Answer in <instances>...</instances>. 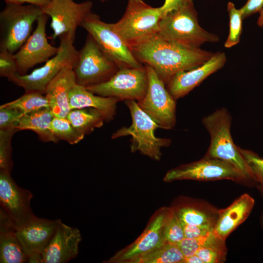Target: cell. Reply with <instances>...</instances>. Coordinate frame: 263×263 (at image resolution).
Instances as JSON below:
<instances>
[{
    "instance_id": "obj_14",
    "label": "cell",
    "mask_w": 263,
    "mask_h": 263,
    "mask_svg": "<svg viewBox=\"0 0 263 263\" xmlns=\"http://www.w3.org/2000/svg\"><path fill=\"white\" fill-rule=\"evenodd\" d=\"M48 17L43 13L39 16L35 30L14 54L18 73L20 75L27 74L28 71L36 65L46 62L58 51V47L52 45L47 40L46 26Z\"/></svg>"
},
{
    "instance_id": "obj_5",
    "label": "cell",
    "mask_w": 263,
    "mask_h": 263,
    "mask_svg": "<svg viewBox=\"0 0 263 263\" xmlns=\"http://www.w3.org/2000/svg\"><path fill=\"white\" fill-rule=\"evenodd\" d=\"M59 50L57 54L45 62L41 67L31 73L20 75L18 73L8 80L22 87L25 92H37L44 94L49 83L65 67L75 66L78 57V51L74 45L75 38L69 34L59 37Z\"/></svg>"
},
{
    "instance_id": "obj_38",
    "label": "cell",
    "mask_w": 263,
    "mask_h": 263,
    "mask_svg": "<svg viewBox=\"0 0 263 263\" xmlns=\"http://www.w3.org/2000/svg\"><path fill=\"white\" fill-rule=\"evenodd\" d=\"M263 8V0H247L246 3L240 9L243 19L247 18L257 12H260Z\"/></svg>"
},
{
    "instance_id": "obj_20",
    "label": "cell",
    "mask_w": 263,
    "mask_h": 263,
    "mask_svg": "<svg viewBox=\"0 0 263 263\" xmlns=\"http://www.w3.org/2000/svg\"><path fill=\"white\" fill-rule=\"evenodd\" d=\"M72 66L63 68L49 83L44 95L54 116L66 118L71 110L70 94L76 85Z\"/></svg>"
},
{
    "instance_id": "obj_1",
    "label": "cell",
    "mask_w": 263,
    "mask_h": 263,
    "mask_svg": "<svg viewBox=\"0 0 263 263\" xmlns=\"http://www.w3.org/2000/svg\"><path fill=\"white\" fill-rule=\"evenodd\" d=\"M130 48L135 58L151 67L166 85L176 74L203 64L214 54L167 41L157 34Z\"/></svg>"
},
{
    "instance_id": "obj_30",
    "label": "cell",
    "mask_w": 263,
    "mask_h": 263,
    "mask_svg": "<svg viewBox=\"0 0 263 263\" xmlns=\"http://www.w3.org/2000/svg\"><path fill=\"white\" fill-rule=\"evenodd\" d=\"M227 11L229 19V30L225 47L229 48L237 44L242 32L243 17L240 9H237L233 3L228 2Z\"/></svg>"
},
{
    "instance_id": "obj_25",
    "label": "cell",
    "mask_w": 263,
    "mask_h": 263,
    "mask_svg": "<svg viewBox=\"0 0 263 263\" xmlns=\"http://www.w3.org/2000/svg\"><path fill=\"white\" fill-rule=\"evenodd\" d=\"M54 117L50 108H45L24 114L20 119L18 130H30L35 132L44 142L57 143L58 140L50 130L51 122Z\"/></svg>"
},
{
    "instance_id": "obj_6",
    "label": "cell",
    "mask_w": 263,
    "mask_h": 263,
    "mask_svg": "<svg viewBox=\"0 0 263 263\" xmlns=\"http://www.w3.org/2000/svg\"><path fill=\"white\" fill-rule=\"evenodd\" d=\"M161 18L160 7L142 0H129L124 15L113 26L131 48L157 34Z\"/></svg>"
},
{
    "instance_id": "obj_3",
    "label": "cell",
    "mask_w": 263,
    "mask_h": 263,
    "mask_svg": "<svg viewBox=\"0 0 263 263\" xmlns=\"http://www.w3.org/2000/svg\"><path fill=\"white\" fill-rule=\"evenodd\" d=\"M157 35L167 41L191 48L219 40L217 35L200 26L192 0L162 17Z\"/></svg>"
},
{
    "instance_id": "obj_36",
    "label": "cell",
    "mask_w": 263,
    "mask_h": 263,
    "mask_svg": "<svg viewBox=\"0 0 263 263\" xmlns=\"http://www.w3.org/2000/svg\"><path fill=\"white\" fill-rule=\"evenodd\" d=\"M227 250L214 247H200L196 254L203 263H223L226 260Z\"/></svg>"
},
{
    "instance_id": "obj_39",
    "label": "cell",
    "mask_w": 263,
    "mask_h": 263,
    "mask_svg": "<svg viewBox=\"0 0 263 263\" xmlns=\"http://www.w3.org/2000/svg\"><path fill=\"white\" fill-rule=\"evenodd\" d=\"M191 0H165L163 5L160 7L162 17L180 9Z\"/></svg>"
},
{
    "instance_id": "obj_17",
    "label": "cell",
    "mask_w": 263,
    "mask_h": 263,
    "mask_svg": "<svg viewBox=\"0 0 263 263\" xmlns=\"http://www.w3.org/2000/svg\"><path fill=\"white\" fill-rule=\"evenodd\" d=\"M226 61L224 52L214 53L203 64L174 75L166 84L167 89L175 100L183 97L209 75L221 69Z\"/></svg>"
},
{
    "instance_id": "obj_18",
    "label": "cell",
    "mask_w": 263,
    "mask_h": 263,
    "mask_svg": "<svg viewBox=\"0 0 263 263\" xmlns=\"http://www.w3.org/2000/svg\"><path fill=\"white\" fill-rule=\"evenodd\" d=\"M82 240L80 230L61 221L42 253L41 263H66L78 254Z\"/></svg>"
},
{
    "instance_id": "obj_23",
    "label": "cell",
    "mask_w": 263,
    "mask_h": 263,
    "mask_svg": "<svg viewBox=\"0 0 263 263\" xmlns=\"http://www.w3.org/2000/svg\"><path fill=\"white\" fill-rule=\"evenodd\" d=\"M15 225L6 213L0 211V263H24L28 256L24 251L15 233Z\"/></svg>"
},
{
    "instance_id": "obj_44",
    "label": "cell",
    "mask_w": 263,
    "mask_h": 263,
    "mask_svg": "<svg viewBox=\"0 0 263 263\" xmlns=\"http://www.w3.org/2000/svg\"><path fill=\"white\" fill-rule=\"evenodd\" d=\"M100 0L101 1H102V2H104V1H106V0Z\"/></svg>"
},
{
    "instance_id": "obj_19",
    "label": "cell",
    "mask_w": 263,
    "mask_h": 263,
    "mask_svg": "<svg viewBox=\"0 0 263 263\" xmlns=\"http://www.w3.org/2000/svg\"><path fill=\"white\" fill-rule=\"evenodd\" d=\"M172 211H165L158 215L133 244L118 253L108 262L130 263L165 244L163 228Z\"/></svg>"
},
{
    "instance_id": "obj_24",
    "label": "cell",
    "mask_w": 263,
    "mask_h": 263,
    "mask_svg": "<svg viewBox=\"0 0 263 263\" xmlns=\"http://www.w3.org/2000/svg\"><path fill=\"white\" fill-rule=\"evenodd\" d=\"M174 211L182 223L213 230L219 215V209L202 200L184 206Z\"/></svg>"
},
{
    "instance_id": "obj_9",
    "label": "cell",
    "mask_w": 263,
    "mask_h": 263,
    "mask_svg": "<svg viewBox=\"0 0 263 263\" xmlns=\"http://www.w3.org/2000/svg\"><path fill=\"white\" fill-rule=\"evenodd\" d=\"M80 26L94 38L104 53L120 68L143 66L135 58L129 46L115 30L113 23L102 21L99 15L91 12L85 17Z\"/></svg>"
},
{
    "instance_id": "obj_26",
    "label": "cell",
    "mask_w": 263,
    "mask_h": 263,
    "mask_svg": "<svg viewBox=\"0 0 263 263\" xmlns=\"http://www.w3.org/2000/svg\"><path fill=\"white\" fill-rule=\"evenodd\" d=\"M66 118L78 132L84 135L101 127L106 122L101 112L91 108L72 109Z\"/></svg>"
},
{
    "instance_id": "obj_22",
    "label": "cell",
    "mask_w": 263,
    "mask_h": 263,
    "mask_svg": "<svg viewBox=\"0 0 263 263\" xmlns=\"http://www.w3.org/2000/svg\"><path fill=\"white\" fill-rule=\"evenodd\" d=\"M119 99L104 97L95 94L84 86L76 84L70 94L71 110L91 108L97 109L104 115L106 122L113 119L115 115L117 103Z\"/></svg>"
},
{
    "instance_id": "obj_16",
    "label": "cell",
    "mask_w": 263,
    "mask_h": 263,
    "mask_svg": "<svg viewBox=\"0 0 263 263\" xmlns=\"http://www.w3.org/2000/svg\"><path fill=\"white\" fill-rule=\"evenodd\" d=\"M61 221L58 219L39 218L35 215L25 222L15 226L17 238L28 257L42 253Z\"/></svg>"
},
{
    "instance_id": "obj_43",
    "label": "cell",
    "mask_w": 263,
    "mask_h": 263,
    "mask_svg": "<svg viewBox=\"0 0 263 263\" xmlns=\"http://www.w3.org/2000/svg\"><path fill=\"white\" fill-rule=\"evenodd\" d=\"M260 16L257 21V24L261 27H263V8L260 13Z\"/></svg>"
},
{
    "instance_id": "obj_28",
    "label": "cell",
    "mask_w": 263,
    "mask_h": 263,
    "mask_svg": "<svg viewBox=\"0 0 263 263\" xmlns=\"http://www.w3.org/2000/svg\"><path fill=\"white\" fill-rule=\"evenodd\" d=\"M2 105L18 110L23 115L49 108V103L45 95L37 92H25L17 99Z\"/></svg>"
},
{
    "instance_id": "obj_4",
    "label": "cell",
    "mask_w": 263,
    "mask_h": 263,
    "mask_svg": "<svg viewBox=\"0 0 263 263\" xmlns=\"http://www.w3.org/2000/svg\"><path fill=\"white\" fill-rule=\"evenodd\" d=\"M131 115L132 125L122 127L112 135V139L131 136L130 148L132 152L139 151L153 159L159 160L162 155L161 149L171 144L170 139L160 138L155 135V131L159 126L142 111L137 101H125Z\"/></svg>"
},
{
    "instance_id": "obj_11",
    "label": "cell",
    "mask_w": 263,
    "mask_h": 263,
    "mask_svg": "<svg viewBox=\"0 0 263 263\" xmlns=\"http://www.w3.org/2000/svg\"><path fill=\"white\" fill-rule=\"evenodd\" d=\"M145 66L148 77V90L144 97L137 101V103L160 128L172 129L176 121V100L154 69L149 65Z\"/></svg>"
},
{
    "instance_id": "obj_15",
    "label": "cell",
    "mask_w": 263,
    "mask_h": 263,
    "mask_svg": "<svg viewBox=\"0 0 263 263\" xmlns=\"http://www.w3.org/2000/svg\"><path fill=\"white\" fill-rule=\"evenodd\" d=\"M33 194L19 187L10 174L0 172V204L15 226L25 222L35 214L30 207Z\"/></svg>"
},
{
    "instance_id": "obj_35",
    "label": "cell",
    "mask_w": 263,
    "mask_h": 263,
    "mask_svg": "<svg viewBox=\"0 0 263 263\" xmlns=\"http://www.w3.org/2000/svg\"><path fill=\"white\" fill-rule=\"evenodd\" d=\"M18 73L14 54L0 49V76L9 78Z\"/></svg>"
},
{
    "instance_id": "obj_33",
    "label": "cell",
    "mask_w": 263,
    "mask_h": 263,
    "mask_svg": "<svg viewBox=\"0 0 263 263\" xmlns=\"http://www.w3.org/2000/svg\"><path fill=\"white\" fill-rule=\"evenodd\" d=\"M238 149L257 184L263 186V158L250 150Z\"/></svg>"
},
{
    "instance_id": "obj_12",
    "label": "cell",
    "mask_w": 263,
    "mask_h": 263,
    "mask_svg": "<svg viewBox=\"0 0 263 263\" xmlns=\"http://www.w3.org/2000/svg\"><path fill=\"white\" fill-rule=\"evenodd\" d=\"M164 179L166 182L181 180L207 181L225 179L254 185L232 164L217 158L206 156L198 161L169 170Z\"/></svg>"
},
{
    "instance_id": "obj_29",
    "label": "cell",
    "mask_w": 263,
    "mask_h": 263,
    "mask_svg": "<svg viewBox=\"0 0 263 263\" xmlns=\"http://www.w3.org/2000/svg\"><path fill=\"white\" fill-rule=\"evenodd\" d=\"M50 130L58 140H63L71 145L78 143L85 136L78 132L66 118L54 116L51 123Z\"/></svg>"
},
{
    "instance_id": "obj_27",
    "label": "cell",
    "mask_w": 263,
    "mask_h": 263,
    "mask_svg": "<svg viewBox=\"0 0 263 263\" xmlns=\"http://www.w3.org/2000/svg\"><path fill=\"white\" fill-rule=\"evenodd\" d=\"M184 259L178 244H165L130 263H184Z\"/></svg>"
},
{
    "instance_id": "obj_2",
    "label": "cell",
    "mask_w": 263,
    "mask_h": 263,
    "mask_svg": "<svg viewBox=\"0 0 263 263\" xmlns=\"http://www.w3.org/2000/svg\"><path fill=\"white\" fill-rule=\"evenodd\" d=\"M231 117L224 108L216 110L204 117L202 123L209 134L210 141L206 157L217 158L227 162L240 170L254 185V180L238 146L231 137Z\"/></svg>"
},
{
    "instance_id": "obj_37",
    "label": "cell",
    "mask_w": 263,
    "mask_h": 263,
    "mask_svg": "<svg viewBox=\"0 0 263 263\" xmlns=\"http://www.w3.org/2000/svg\"><path fill=\"white\" fill-rule=\"evenodd\" d=\"M181 223L183 226L185 238H199L209 235L214 230L213 229L207 227L193 225Z\"/></svg>"
},
{
    "instance_id": "obj_42",
    "label": "cell",
    "mask_w": 263,
    "mask_h": 263,
    "mask_svg": "<svg viewBox=\"0 0 263 263\" xmlns=\"http://www.w3.org/2000/svg\"><path fill=\"white\" fill-rule=\"evenodd\" d=\"M256 187L258 190H259V192L260 193L263 200V186L260 185H257ZM260 224L261 227L263 229V208L262 212L261 214V216L260 218Z\"/></svg>"
},
{
    "instance_id": "obj_7",
    "label": "cell",
    "mask_w": 263,
    "mask_h": 263,
    "mask_svg": "<svg viewBox=\"0 0 263 263\" xmlns=\"http://www.w3.org/2000/svg\"><path fill=\"white\" fill-rule=\"evenodd\" d=\"M42 13L36 5L6 4L0 13V49L16 53L31 36L34 23Z\"/></svg>"
},
{
    "instance_id": "obj_10",
    "label": "cell",
    "mask_w": 263,
    "mask_h": 263,
    "mask_svg": "<svg viewBox=\"0 0 263 263\" xmlns=\"http://www.w3.org/2000/svg\"><path fill=\"white\" fill-rule=\"evenodd\" d=\"M85 87L101 96L138 101L144 97L148 90L146 68L145 66L138 68L121 67L108 81Z\"/></svg>"
},
{
    "instance_id": "obj_21",
    "label": "cell",
    "mask_w": 263,
    "mask_h": 263,
    "mask_svg": "<svg viewBox=\"0 0 263 263\" xmlns=\"http://www.w3.org/2000/svg\"><path fill=\"white\" fill-rule=\"evenodd\" d=\"M254 205V198L244 193L226 208L219 209L214 233L221 239L225 241L229 235L248 218Z\"/></svg>"
},
{
    "instance_id": "obj_34",
    "label": "cell",
    "mask_w": 263,
    "mask_h": 263,
    "mask_svg": "<svg viewBox=\"0 0 263 263\" xmlns=\"http://www.w3.org/2000/svg\"><path fill=\"white\" fill-rule=\"evenodd\" d=\"M23 114L15 109L0 106V130H18L19 121Z\"/></svg>"
},
{
    "instance_id": "obj_40",
    "label": "cell",
    "mask_w": 263,
    "mask_h": 263,
    "mask_svg": "<svg viewBox=\"0 0 263 263\" xmlns=\"http://www.w3.org/2000/svg\"><path fill=\"white\" fill-rule=\"evenodd\" d=\"M6 4L22 5L24 3L43 7L46 6L50 0H4Z\"/></svg>"
},
{
    "instance_id": "obj_41",
    "label": "cell",
    "mask_w": 263,
    "mask_h": 263,
    "mask_svg": "<svg viewBox=\"0 0 263 263\" xmlns=\"http://www.w3.org/2000/svg\"><path fill=\"white\" fill-rule=\"evenodd\" d=\"M184 263H203V261L196 254L184 259Z\"/></svg>"
},
{
    "instance_id": "obj_32",
    "label": "cell",
    "mask_w": 263,
    "mask_h": 263,
    "mask_svg": "<svg viewBox=\"0 0 263 263\" xmlns=\"http://www.w3.org/2000/svg\"><path fill=\"white\" fill-rule=\"evenodd\" d=\"M163 237L166 244H177L185 238L183 226L174 210L164 225Z\"/></svg>"
},
{
    "instance_id": "obj_13",
    "label": "cell",
    "mask_w": 263,
    "mask_h": 263,
    "mask_svg": "<svg viewBox=\"0 0 263 263\" xmlns=\"http://www.w3.org/2000/svg\"><path fill=\"white\" fill-rule=\"evenodd\" d=\"M93 5L90 0L77 3L73 0H50L41 9L43 14L51 18L50 27L53 32L51 38L55 39L69 34L75 38L77 27L91 12Z\"/></svg>"
},
{
    "instance_id": "obj_8",
    "label": "cell",
    "mask_w": 263,
    "mask_h": 263,
    "mask_svg": "<svg viewBox=\"0 0 263 263\" xmlns=\"http://www.w3.org/2000/svg\"><path fill=\"white\" fill-rule=\"evenodd\" d=\"M119 69L88 33L74 68L76 84L84 87L101 84L110 79Z\"/></svg>"
},
{
    "instance_id": "obj_31",
    "label": "cell",
    "mask_w": 263,
    "mask_h": 263,
    "mask_svg": "<svg viewBox=\"0 0 263 263\" xmlns=\"http://www.w3.org/2000/svg\"><path fill=\"white\" fill-rule=\"evenodd\" d=\"M17 130H0V172L11 174L13 166L11 141Z\"/></svg>"
}]
</instances>
